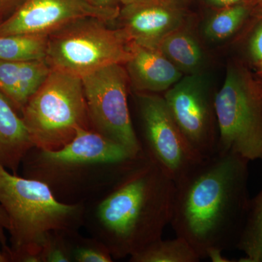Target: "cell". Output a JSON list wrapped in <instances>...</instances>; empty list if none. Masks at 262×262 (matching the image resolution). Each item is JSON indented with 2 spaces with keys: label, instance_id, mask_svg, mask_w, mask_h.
<instances>
[{
  "label": "cell",
  "instance_id": "cell-31",
  "mask_svg": "<svg viewBox=\"0 0 262 262\" xmlns=\"http://www.w3.org/2000/svg\"><path fill=\"white\" fill-rule=\"evenodd\" d=\"M253 67H254L255 70H256V75H257L259 78L262 79V61L255 63Z\"/></svg>",
  "mask_w": 262,
  "mask_h": 262
},
{
  "label": "cell",
  "instance_id": "cell-7",
  "mask_svg": "<svg viewBox=\"0 0 262 262\" xmlns=\"http://www.w3.org/2000/svg\"><path fill=\"white\" fill-rule=\"evenodd\" d=\"M108 22L87 18L77 20L48 36L46 60L51 69L82 77L113 64H126L130 41L122 29Z\"/></svg>",
  "mask_w": 262,
  "mask_h": 262
},
{
  "label": "cell",
  "instance_id": "cell-12",
  "mask_svg": "<svg viewBox=\"0 0 262 262\" xmlns=\"http://www.w3.org/2000/svg\"><path fill=\"white\" fill-rule=\"evenodd\" d=\"M122 30L130 42L155 47L160 39L173 32L180 22V14L164 0H149L125 5L120 12Z\"/></svg>",
  "mask_w": 262,
  "mask_h": 262
},
{
  "label": "cell",
  "instance_id": "cell-17",
  "mask_svg": "<svg viewBox=\"0 0 262 262\" xmlns=\"http://www.w3.org/2000/svg\"><path fill=\"white\" fill-rule=\"evenodd\" d=\"M48 35L20 34L0 36V60L25 62L46 59Z\"/></svg>",
  "mask_w": 262,
  "mask_h": 262
},
{
  "label": "cell",
  "instance_id": "cell-20",
  "mask_svg": "<svg viewBox=\"0 0 262 262\" xmlns=\"http://www.w3.org/2000/svg\"><path fill=\"white\" fill-rule=\"evenodd\" d=\"M51 70L46 59L19 62L18 108H24L44 83Z\"/></svg>",
  "mask_w": 262,
  "mask_h": 262
},
{
  "label": "cell",
  "instance_id": "cell-35",
  "mask_svg": "<svg viewBox=\"0 0 262 262\" xmlns=\"http://www.w3.org/2000/svg\"><path fill=\"white\" fill-rule=\"evenodd\" d=\"M89 1H91V0H89ZM91 3H92V2H91Z\"/></svg>",
  "mask_w": 262,
  "mask_h": 262
},
{
  "label": "cell",
  "instance_id": "cell-27",
  "mask_svg": "<svg viewBox=\"0 0 262 262\" xmlns=\"http://www.w3.org/2000/svg\"><path fill=\"white\" fill-rule=\"evenodd\" d=\"M223 251L221 250L213 249L210 251L207 256V258L211 259L213 262H229L231 261L228 258L223 256Z\"/></svg>",
  "mask_w": 262,
  "mask_h": 262
},
{
  "label": "cell",
  "instance_id": "cell-16",
  "mask_svg": "<svg viewBox=\"0 0 262 262\" xmlns=\"http://www.w3.org/2000/svg\"><path fill=\"white\" fill-rule=\"evenodd\" d=\"M131 262H198L201 258L185 239L160 238L129 257Z\"/></svg>",
  "mask_w": 262,
  "mask_h": 262
},
{
  "label": "cell",
  "instance_id": "cell-30",
  "mask_svg": "<svg viewBox=\"0 0 262 262\" xmlns=\"http://www.w3.org/2000/svg\"><path fill=\"white\" fill-rule=\"evenodd\" d=\"M149 0H117V3H121L124 5L136 4V3H143Z\"/></svg>",
  "mask_w": 262,
  "mask_h": 262
},
{
  "label": "cell",
  "instance_id": "cell-33",
  "mask_svg": "<svg viewBox=\"0 0 262 262\" xmlns=\"http://www.w3.org/2000/svg\"><path fill=\"white\" fill-rule=\"evenodd\" d=\"M251 2L254 5H262V0H251Z\"/></svg>",
  "mask_w": 262,
  "mask_h": 262
},
{
  "label": "cell",
  "instance_id": "cell-22",
  "mask_svg": "<svg viewBox=\"0 0 262 262\" xmlns=\"http://www.w3.org/2000/svg\"><path fill=\"white\" fill-rule=\"evenodd\" d=\"M72 257L76 262H111V253L104 245L96 241H82L72 246Z\"/></svg>",
  "mask_w": 262,
  "mask_h": 262
},
{
  "label": "cell",
  "instance_id": "cell-34",
  "mask_svg": "<svg viewBox=\"0 0 262 262\" xmlns=\"http://www.w3.org/2000/svg\"><path fill=\"white\" fill-rule=\"evenodd\" d=\"M260 80H261V82H262V79L260 78Z\"/></svg>",
  "mask_w": 262,
  "mask_h": 262
},
{
  "label": "cell",
  "instance_id": "cell-5",
  "mask_svg": "<svg viewBox=\"0 0 262 262\" xmlns=\"http://www.w3.org/2000/svg\"><path fill=\"white\" fill-rule=\"evenodd\" d=\"M217 152L262 160V82L244 65L229 66L215 94Z\"/></svg>",
  "mask_w": 262,
  "mask_h": 262
},
{
  "label": "cell",
  "instance_id": "cell-24",
  "mask_svg": "<svg viewBox=\"0 0 262 262\" xmlns=\"http://www.w3.org/2000/svg\"><path fill=\"white\" fill-rule=\"evenodd\" d=\"M256 20L254 27L248 36L247 54L253 65L262 61V5H255Z\"/></svg>",
  "mask_w": 262,
  "mask_h": 262
},
{
  "label": "cell",
  "instance_id": "cell-1",
  "mask_svg": "<svg viewBox=\"0 0 262 262\" xmlns=\"http://www.w3.org/2000/svg\"><path fill=\"white\" fill-rule=\"evenodd\" d=\"M249 161L234 154L205 158L175 184L170 225L201 259L236 248L249 206Z\"/></svg>",
  "mask_w": 262,
  "mask_h": 262
},
{
  "label": "cell",
  "instance_id": "cell-32",
  "mask_svg": "<svg viewBox=\"0 0 262 262\" xmlns=\"http://www.w3.org/2000/svg\"><path fill=\"white\" fill-rule=\"evenodd\" d=\"M1 246V245H0ZM7 257L5 256V253L2 251L1 248H0V262H4L7 261Z\"/></svg>",
  "mask_w": 262,
  "mask_h": 262
},
{
  "label": "cell",
  "instance_id": "cell-28",
  "mask_svg": "<svg viewBox=\"0 0 262 262\" xmlns=\"http://www.w3.org/2000/svg\"><path fill=\"white\" fill-rule=\"evenodd\" d=\"M211 3L218 6L227 7L232 6V5L239 4V3H244V2L249 1V0H209Z\"/></svg>",
  "mask_w": 262,
  "mask_h": 262
},
{
  "label": "cell",
  "instance_id": "cell-13",
  "mask_svg": "<svg viewBox=\"0 0 262 262\" xmlns=\"http://www.w3.org/2000/svg\"><path fill=\"white\" fill-rule=\"evenodd\" d=\"M130 49L125 65L129 80L139 93L166 91L182 78V72L158 48L131 42Z\"/></svg>",
  "mask_w": 262,
  "mask_h": 262
},
{
  "label": "cell",
  "instance_id": "cell-11",
  "mask_svg": "<svg viewBox=\"0 0 262 262\" xmlns=\"http://www.w3.org/2000/svg\"><path fill=\"white\" fill-rule=\"evenodd\" d=\"M117 7L104 8L89 0H25L0 24V36L32 34L48 35L87 18L110 22L118 17Z\"/></svg>",
  "mask_w": 262,
  "mask_h": 262
},
{
  "label": "cell",
  "instance_id": "cell-2",
  "mask_svg": "<svg viewBox=\"0 0 262 262\" xmlns=\"http://www.w3.org/2000/svg\"><path fill=\"white\" fill-rule=\"evenodd\" d=\"M174 194L173 181L145 155L138 157L98 203V241L120 259L161 238L171 220Z\"/></svg>",
  "mask_w": 262,
  "mask_h": 262
},
{
  "label": "cell",
  "instance_id": "cell-4",
  "mask_svg": "<svg viewBox=\"0 0 262 262\" xmlns=\"http://www.w3.org/2000/svg\"><path fill=\"white\" fill-rule=\"evenodd\" d=\"M31 178L52 189L79 187L96 176L111 185L138 157L89 128L78 129L75 137L59 149L31 150ZM140 156V155H139Z\"/></svg>",
  "mask_w": 262,
  "mask_h": 262
},
{
  "label": "cell",
  "instance_id": "cell-14",
  "mask_svg": "<svg viewBox=\"0 0 262 262\" xmlns=\"http://www.w3.org/2000/svg\"><path fill=\"white\" fill-rule=\"evenodd\" d=\"M33 148L34 143L23 118L0 91V165L15 171Z\"/></svg>",
  "mask_w": 262,
  "mask_h": 262
},
{
  "label": "cell",
  "instance_id": "cell-26",
  "mask_svg": "<svg viewBox=\"0 0 262 262\" xmlns=\"http://www.w3.org/2000/svg\"><path fill=\"white\" fill-rule=\"evenodd\" d=\"M25 0H0V15L16 10Z\"/></svg>",
  "mask_w": 262,
  "mask_h": 262
},
{
  "label": "cell",
  "instance_id": "cell-15",
  "mask_svg": "<svg viewBox=\"0 0 262 262\" xmlns=\"http://www.w3.org/2000/svg\"><path fill=\"white\" fill-rule=\"evenodd\" d=\"M158 48L183 74L198 73L204 61L199 43L190 34L174 30L157 43Z\"/></svg>",
  "mask_w": 262,
  "mask_h": 262
},
{
  "label": "cell",
  "instance_id": "cell-19",
  "mask_svg": "<svg viewBox=\"0 0 262 262\" xmlns=\"http://www.w3.org/2000/svg\"><path fill=\"white\" fill-rule=\"evenodd\" d=\"M251 0L227 7L207 24L205 32L213 40H222L233 35L251 16L253 8Z\"/></svg>",
  "mask_w": 262,
  "mask_h": 262
},
{
  "label": "cell",
  "instance_id": "cell-9",
  "mask_svg": "<svg viewBox=\"0 0 262 262\" xmlns=\"http://www.w3.org/2000/svg\"><path fill=\"white\" fill-rule=\"evenodd\" d=\"M136 105L141 127L139 141L143 154L177 184L203 158L183 135L163 96L138 93Z\"/></svg>",
  "mask_w": 262,
  "mask_h": 262
},
{
  "label": "cell",
  "instance_id": "cell-23",
  "mask_svg": "<svg viewBox=\"0 0 262 262\" xmlns=\"http://www.w3.org/2000/svg\"><path fill=\"white\" fill-rule=\"evenodd\" d=\"M19 62L0 60V91L18 107Z\"/></svg>",
  "mask_w": 262,
  "mask_h": 262
},
{
  "label": "cell",
  "instance_id": "cell-6",
  "mask_svg": "<svg viewBox=\"0 0 262 262\" xmlns=\"http://www.w3.org/2000/svg\"><path fill=\"white\" fill-rule=\"evenodd\" d=\"M23 112L24 121L37 149H59L75 137L78 129L89 128L82 79L54 69Z\"/></svg>",
  "mask_w": 262,
  "mask_h": 262
},
{
  "label": "cell",
  "instance_id": "cell-10",
  "mask_svg": "<svg viewBox=\"0 0 262 262\" xmlns=\"http://www.w3.org/2000/svg\"><path fill=\"white\" fill-rule=\"evenodd\" d=\"M214 97L199 73L182 77L163 96L183 135L203 159L217 152L219 130Z\"/></svg>",
  "mask_w": 262,
  "mask_h": 262
},
{
  "label": "cell",
  "instance_id": "cell-29",
  "mask_svg": "<svg viewBox=\"0 0 262 262\" xmlns=\"http://www.w3.org/2000/svg\"><path fill=\"white\" fill-rule=\"evenodd\" d=\"M93 3L98 6L104 8H115L116 6L117 0H91Z\"/></svg>",
  "mask_w": 262,
  "mask_h": 262
},
{
  "label": "cell",
  "instance_id": "cell-8",
  "mask_svg": "<svg viewBox=\"0 0 262 262\" xmlns=\"http://www.w3.org/2000/svg\"><path fill=\"white\" fill-rule=\"evenodd\" d=\"M81 79L94 130L123 146L133 156L142 155L129 110V77L123 64L103 67Z\"/></svg>",
  "mask_w": 262,
  "mask_h": 262
},
{
  "label": "cell",
  "instance_id": "cell-25",
  "mask_svg": "<svg viewBox=\"0 0 262 262\" xmlns=\"http://www.w3.org/2000/svg\"><path fill=\"white\" fill-rule=\"evenodd\" d=\"M10 229L9 218L5 212L4 208L0 204V245L8 251L9 248L7 247L6 236L5 232H8Z\"/></svg>",
  "mask_w": 262,
  "mask_h": 262
},
{
  "label": "cell",
  "instance_id": "cell-3",
  "mask_svg": "<svg viewBox=\"0 0 262 262\" xmlns=\"http://www.w3.org/2000/svg\"><path fill=\"white\" fill-rule=\"evenodd\" d=\"M0 204L9 218L12 249L8 254L19 261L41 262L48 237L75 232L83 219L82 203L58 201L46 183L19 177L1 165Z\"/></svg>",
  "mask_w": 262,
  "mask_h": 262
},
{
  "label": "cell",
  "instance_id": "cell-18",
  "mask_svg": "<svg viewBox=\"0 0 262 262\" xmlns=\"http://www.w3.org/2000/svg\"><path fill=\"white\" fill-rule=\"evenodd\" d=\"M236 248L244 253L239 262H262V187L250 200L244 227Z\"/></svg>",
  "mask_w": 262,
  "mask_h": 262
},
{
  "label": "cell",
  "instance_id": "cell-21",
  "mask_svg": "<svg viewBox=\"0 0 262 262\" xmlns=\"http://www.w3.org/2000/svg\"><path fill=\"white\" fill-rule=\"evenodd\" d=\"M66 233L51 234L43 244L40 251L41 262H71L72 246L64 238Z\"/></svg>",
  "mask_w": 262,
  "mask_h": 262
}]
</instances>
